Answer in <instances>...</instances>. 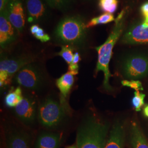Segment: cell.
<instances>
[{
    "label": "cell",
    "mask_w": 148,
    "mask_h": 148,
    "mask_svg": "<svg viewBox=\"0 0 148 148\" xmlns=\"http://www.w3.org/2000/svg\"><path fill=\"white\" fill-rule=\"evenodd\" d=\"M119 0H99L98 6L101 11L104 13L113 14L116 11Z\"/></svg>",
    "instance_id": "cell-21"
},
{
    "label": "cell",
    "mask_w": 148,
    "mask_h": 148,
    "mask_svg": "<svg viewBox=\"0 0 148 148\" xmlns=\"http://www.w3.org/2000/svg\"><path fill=\"white\" fill-rule=\"evenodd\" d=\"M125 129L121 122H115L110 131L104 148H123Z\"/></svg>",
    "instance_id": "cell-14"
},
{
    "label": "cell",
    "mask_w": 148,
    "mask_h": 148,
    "mask_svg": "<svg viewBox=\"0 0 148 148\" xmlns=\"http://www.w3.org/2000/svg\"><path fill=\"white\" fill-rule=\"evenodd\" d=\"M57 55L61 57L66 63L70 65L73 62L74 58L73 47L69 45H62L61 50Z\"/></svg>",
    "instance_id": "cell-22"
},
{
    "label": "cell",
    "mask_w": 148,
    "mask_h": 148,
    "mask_svg": "<svg viewBox=\"0 0 148 148\" xmlns=\"http://www.w3.org/2000/svg\"><path fill=\"white\" fill-rule=\"evenodd\" d=\"M129 13L130 8L128 7L124 8L121 11L117 16L114 27L105 42L101 46L95 47L98 53L95 72L102 71L103 73L104 78L103 87L104 90L108 92L113 90V88L109 82L110 78L112 76L110 72L109 64L112 55V51L115 45L125 32V24Z\"/></svg>",
    "instance_id": "cell-1"
},
{
    "label": "cell",
    "mask_w": 148,
    "mask_h": 148,
    "mask_svg": "<svg viewBox=\"0 0 148 148\" xmlns=\"http://www.w3.org/2000/svg\"><path fill=\"white\" fill-rule=\"evenodd\" d=\"M51 8L61 12H66L71 9L75 3V0H45Z\"/></svg>",
    "instance_id": "cell-19"
},
{
    "label": "cell",
    "mask_w": 148,
    "mask_h": 148,
    "mask_svg": "<svg viewBox=\"0 0 148 148\" xmlns=\"http://www.w3.org/2000/svg\"><path fill=\"white\" fill-rule=\"evenodd\" d=\"M85 1H88V0H85Z\"/></svg>",
    "instance_id": "cell-33"
},
{
    "label": "cell",
    "mask_w": 148,
    "mask_h": 148,
    "mask_svg": "<svg viewBox=\"0 0 148 148\" xmlns=\"http://www.w3.org/2000/svg\"><path fill=\"white\" fill-rule=\"evenodd\" d=\"M109 129V123L93 116L87 117L77 130V148H105Z\"/></svg>",
    "instance_id": "cell-2"
},
{
    "label": "cell",
    "mask_w": 148,
    "mask_h": 148,
    "mask_svg": "<svg viewBox=\"0 0 148 148\" xmlns=\"http://www.w3.org/2000/svg\"><path fill=\"white\" fill-rule=\"evenodd\" d=\"M35 61V57L29 54H24L11 58L1 56L0 62L1 88L8 85L11 77L14 76L22 68Z\"/></svg>",
    "instance_id": "cell-7"
},
{
    "label": "cell",
    "mask_w": 148,
    "mask_h": 148,
    "mask_svg": "<svg viewBox=\"0 0 148 148\" xmlns=\"http://www.w3.org/2000/svg\"><path fill=\"white\" fill-rule=\"evenodd\" d=\"M115 18L112 14L104 13L100 16L93 18L87 23L86 27L87 29H89L90 27L97 26L98 25L106 24L111 23L112 21H115Z\"/></svg>",
    "instance_id": "cell-20"
},
{
    "label": "cell",
    "mask_w": 148,
    "mask_h": 148,
    "mask_svg": "<svg viewBox=\"0 0 148 148\" xmlns=\"http://www.w3.org/2000/svg\"><path fill=\"white\" fill-rule=\"evenodd\" d=\"M16 82L27 90H37L46 81V75L42 66L36 61L28 64L14 75Z\"/></svg>",
    "instance_id": "cell-6"
},
{
    "label": "cell",
    "mask_w": 148,
    "mask_h": 148,
    "mask_svg": "<svg viewBox=\"0 0 148 148\" xmlns=\"http://www.w3.org/2000/svg\"><path fill=\"white\" fill-rule=\"evenodd\" d=\"M146 137H147V136H146ZM147 139H148V137H147Z\"/></svg>",
    "instance_id": "cell-32"
},
{
    "label": "cell",
    "mask_w": 148,
    "mask_h": 148,
    "mask_svg": "<svg viewBox=\"0 0 148 148\" xmlns=\"http://www.w3.org/2000/svg\"><path fill=\"white\" fill-rule=\"evenodd\" d=\"M10 0H0V12L3 11Z\"/></svg>",
    "instance_id": "cell-28"
},
{
    "label": "cell",
    "mask_w": 148,
    "mask_h": 148,
    "mask_svg": "<svg viewBox=\"0 0 148 148\" xmlns=\"http://www.w3.org/2000/svg\"><path fill=\"white\" fill-rule=\"evenodd\" d=\"M16 116L24 125L30 126L34 123L37 115V102L32 96L23 97L15 107Z\"/></svg>",
    "instance_id": "cell-8"
},
{
    "label": "cell",
    "mask_w": 148,
    "mask_h": 148,
    "mask_svg": "<svg viewBox=\"0 0 148 148\" xmlns=\"http://www.w3.org/2000/svg\"><path fill=\"white\" fill-rule=\"evenodd\" d=\"M140 12L144 17V22L148 24V1L144 3L140 7Z\"/></svg>",
    "instance_id": "cell-26"
},
{
    "label": "cell",
    "mask_w": 148,
    "mask_h": 148,
    "mask_svg": "<svg viewBox=\"0 0 148 148\" xmlns=\"http://www.w3.org/2000/svg\"><path fill=\"white\" fill-rule=\"evenodd\" d=\"M129 138L132 148H148L147 138L135 121L131 123Z\"/></svg>",
    "instance_id": "cell-16"
},
{
    "label": "cell",
    "mask_w": 148,
    "mask_h": 148,
    "mask_svg": "<svg viewBox=\"0 0 148 148\" xmlns=\"http://www.w3.org/2000/svg\"><path fill=\"white\" fill-rule=\"evenodd\" d=\"M25 2L27 22L35 24L46 20L49 7L45 0H25Z\"/></svg>",
    "instance_id": "cell-11"
},
{
    "label": "cell",
    "mask_w": 148,
    "mask_h": 148,
    "mask_svg": "<svg viewBox=\"0 0 148 148\" xmlns=\"http://www.w3.org/2000/svg\"><path fill=\"white\" fill-rule=\"evenodd\" d=\"M121 42L130 45L148 44V24L143 21L131 25L123 33Z\"/></svg>",
    "instance_id": "cell-9"
},
{
    "label": "cell",
    "mask_w": 148,
    "mask_h": 148,
    "mask_svg": "<svg viewBox=\"0 0 148 148\" xmlns=\"http://www.w3.org/2000/svg\"><path fill=\"white\" fill-rule=\"evenodd\" d=\"M145 95L141 93L139 90H135L134 96L132 99V104L136 111H140L144 105V99Z\"/></svg>",
    "instance_id": "cell-23"
},
{
    "label": "cell",
    "mask_w": 148,
    "mask_h": 148,
    "mask_svg": "<svg viewBox=\"0 0 148 148\" xmlns=\"http://www.w3.org/2000/svg\"><path fill=\"white\" fill-rule=\"evenodd\" d=\"M19 32L8 20L5 11L0 12V46L1 49L10 47L18 39Z\"/></svg>",
    "instance_id": "cell-12"
},
{
    "label": "cell",
    "mask_w": 148,
    "mask_h": 148,
    "mask_svg": "<svg viewBox=\"0 0 148 148\" xmlns=\"http://www.w3.org/2000/svg\"><path fill=\"white\" fill-rule=\"evenodd\" d=\"M86 21L81 16L71 15L65 16L59 22L54 36L64 45L81 46L85 42L88 29Z\"/></svg>",
    "instance_id": "cell-3"
},
{
    "label": "cell",
    "mask_w": 148,
    "mask_h": 148,
    "mask_svg": "<svg viewBox=\"0 0 148 148\" xmlns=\"http://www.w3.org/2000/svg\"><path fill=\"white\" fill-rule=\"evenodd\" d=\"M143 114L145 116L148 118V104L144 106L143 109Z\"/></svg>",
    "instance_id": "cell-30"
},
{
    "label": "cell",
    "mask_w": 148,
    "mask_h": 148,
    "mask_svg": "<svg viewBox=\"0 0 148 148\" xmlns=\"http://www.w3.org/2000/svg\"><path fill=\"white\" fill-rule=\"evenodd\" d=\"M8 20L16 30L21 34L25 24V16L23 0H10L3 10Z\"/></svg>",
    "instance_id": "cell-10"
},
{
    "label": "cell",
    "mask_w": 148,
    "mask_h": 148,
    "mask_svg": "<svg viewBox=\"0 0 148 148\" xmlns=\"http://www.w3.org/2000/svg\"><path fill=\"white\" fill-rule=\"evenodd\" d=\"M121 84L123 86L130 87L135 90L142 91L144 90L142 84L139 80L124 79L122 81Z\"/></svg>",
    "instance_id": "cell-24"
},
{
    "label": "cell",
    "mask_w": 148,
    "mask_h": 148,
    "mask_svg": "<svg viewBox=\"0 0 148 148\" xmlns=\"http://www.w3.org/2000/svg\"><path fill=\"white\" fill-rule=\"evenodd\" d=\"M67 148H77V146H76V145H71V146H70L69 147H68Z\"/></svg>",
    "instance_id": "cell-31"
},
{
    "label": "cell",
    "mask_w": 148,
    "mask_h": 148,
    "mask_svg": "<svg viewBox=\"0 0 148 148\" xmlns=\"http://www.w3.org/2000/svg\"><path fill=\"white\" fill-rule=\"evenodd\" d=\"M80 60H81V58H80L79 53L76 52L74 53V58H73V62L71 63L79 64Z\"/></svg>",
    "instance_id": "cell-29"
},
{
    "label": "cell",
    "mask_w": 148,
    "mask_h": 148,
    "mask_svg": "<svg viewBox=\"0 0 148 148\" xmlns=\"http://www.w3.org/2000/svg\"><path fill=\"white\" fill-rule=\"evenodd\" d=\"M62 135L53 132H43L37 137L35 148H58L62 142Z\"/></svg>",
    "instance_id": "cell-15"
},
{
    "label": "cell",
    "mask_w": 148,
    "mask_h": 148,
    "mask_svg": "<svg viewBox=\"0 0 148 148\" xmlns=\"http://www.w3.org/2000/svg\"><path fill=\"white\" fill-rule=\"evenodd\" d=\"M33 36L42 42H46L51 39L49 35L45 32L42 27H40L38 31Z\"/></svg>",
    "instance_id": "cell-25"
},
{
    "label": "cell",
    "mask_w": 148,
    "mask_h": 148,
    "mask_svg": "<svg viewBox=\"0 0 148 148\" xmlns=\"http://www.w3.org/2000/svg\"><path fill=\"white\" fill-rule=\"evenodd\" d=\"M119 69L125 79H139L148 76V51L127 53L120 60Z\"/></svg>",
    "instance_id": "cell-4"
},
{
    "label": "cell",
    "mask_w": 148,
    "mask_h": 148,
    "mask_svg": "<svg viewBox=\"0 0 148 148\" xmlns=\"http://www.w3.org/2000/svg\"><path fill=\"white\" fill-rule=\"evenodd\" d=\"M5 147L6 148H31L30 137L23 131H12L6 136Z\"/></svg>",
    "instance_id": "cell-13"
},
{
    "label": "cell",
    "mask_w": 148,
    "mask_h": 148,
    "mask_svg": "<svg viewBox=\"0 0 148 148\" xmlns=\"http://www.w3.org/2000/svg\"><path fill=\"white\" fill-rule=\"evenodd\" d=\"M22 90L20 87H18L14 90H12L8 92L5 97V104L10 108L16 107L23 99Z\"/></svg>",
    "instance_id": "cell-18"
},
{
    "label": "cell",
    "mask_w": 148,
    "mask_h": 148,
    "mask_svg": "<svg viewBox=\"0 0 148 148\" xmlns=\"http://www.w3.org/2000/svg\"><path fill=\"white\" fill-rule=\"evenodd\" d=\"M40 27H39V25L37 24H35L32 25L30 27V30L32 35H34L38 31V30L39 29Z\"/></svg>",
    "instance_id": "cell-27"
},
{
    "label": "cell",
    "mask_w": 148,
    "mask_h": 148,
    "mask_svg": "<svg viewBox=\"0 0 148 148\" xmlns=\"http://www.w3.org/2000/svg\"><path fill=\"white\" fill-rule=\"evenodd\" d=\"M38 120L43 126L56 128L63 123L66 118V109L62 102L49 97L40 103L38 108Z\"/></svg>",
    "instance_id": "cell-5"
},
{
    "label": "cell",
    "mask_w": 148,
    "mask_h": 148,
    "mask_svg": "<svg viewBox=\"0 0 148 148\" xmlns=\"http://www.w3.org/2000/svg\"><path fill=\"white\" fill-rule=\"evenodd\" d=\"M74 74L69 71L56 81L57 86L63 98L66 97L74 85Z\"/></svg>",
    "instance_id": "cell-17"
}]
</instances>
